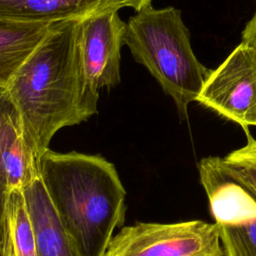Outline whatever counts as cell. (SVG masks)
<instances>
[{"label": "cell", "mask_w": 256, "mask_h": 256, "mask_svg": "<svg viewBox=\"0 0 256 256\" xmlns=\"http://www.w3.org/2000/svg\"><path fill=\"white\" fill-rule=\"evenodd\" d=\"M198 172L214 223L235 231L256 256V192L224 157L202 158Z\"/></svg>", "instance_id": "8992f818"}, {"label": "cell", "mask_w": 256, "mask_h": 256, "mask_svg": "<svg viewBox=\"0 0 256 256\" xmlns=\"http://www.w3.org/2000/svg\"><path fill=\"white\" fill-rule=\"evenodd\" d=\"M219 227L225 256H251L245 243L235 231L226 227Z\"/></svg>", "instance_id": "5bb4252c"}, {"label": "cell", "mask_w": 256, "mask_h": 256, "mask_svg": "<svg viewBox=\"0 0 256 256\" xmlns=\"http://www.w3.org/2000/svg\"><path fill=\"white\" fill-rule=\"evenodd\" d=\"M121 0H0V18L58 23L83 19L108 9L123 8Z\"/></svg>", "instance_id": "9c48e42d"}, {"label": "cell", "mask_w": 256, "mask_h": 256, "mask_svg": "<svg viewBox=\"0 0 256 256\" xmlns=\"http://www.w3.org/2000/svg\"><path fill=\"white\" fill-rule=\"evenodd\" d=\"M0 165L9 194L40 177L39 161L28 149L19 114L11 100L0 122Z\"/></svg>", "instance_id": "30bf717a"}, {"label": "cell", "mask_w": 256, "mask_h": 256, "mask_svg": "<svg viewBox=\"0 0 256 256\" xmlns=\"http://www.w3.org/2000/svg\"><path fill=\"white\" fill-rule=\"evenodd\" d=\"M81 20L56 23L6 88L24 141L38 161L58 130L87 120L78 45Z\"/></svg>", "instance_id": "6da1fadb"}, {"label": "cell", "mask_w": 256, "mask_h": 256, "mask_svg": "<svg viewBox=\"0 0 256 256\" xmlns=\"http://www.w3.org/2000/svg\"><path fill=\"white\" fill-rule=\"evenodd\" d=\"M113 8L83 18L79 28V56L82 75V102L87 119L97 113L99 90L120 81V50L126 22Z\"/></svg>", "instance_id": "5b68a950"}, {"label": "cell", "mask_w": 256, "mask_h": 256, "mask_svg": "<svg viewBox=\"0 0 256 256\" xmlns=\"http://www.w3.org/2000/svg\"><path fill=\"white\" fill-rule=\"evenodd\" d=\"M124 7H130L136 12L141 11L147 6L151 5L152 0H121Z\"/></svg>", "instance_id": "2e32d148"}, {"label": "cell", "mask_w": 256, "mask_h": 256, "mask_svg": "<svg viewBox=\"0 0 256 256\" xmlns=\"http://www.w3.org/2000/svg\"><path fill=\"white\" fill-rule=\"evenodd\" d=\"M55 24L0 18V88L8 87L19 68Z\"/></svg>", "instance_id": "8fae6325"}, {"label": "cell", "mask_w": 256, "mask_h": 256, "mask_svg": "<svg viewBox=\"0 0 256 256\" xmlns=\"http://www.w3.org/2000/svg\"><path fill=\"white\" fill-rule=\"evenodd\" d=\"M105 256H225V251L216 223L137 222L112 237Z\"/></svg>", "instance_id": "277c9868"}, {"label": "cell", "mask_w": 256, "mask_h": 256, "mask_svg": "<svg viewBox=\"0 0 256 256\" xmlns=\"http://www.w3.org/2000/svg\"><path fill=\"white\" fill-rule=\"evenodd\" d=\"M124 44L169 95L181 118L211 73L195 56L181 11L173 6H147L126 22Z\"/></svg>", "instance_id": "3957f363"}, {"label": "cell", "mask_w": 256, "mask_h": 256, "mask_svg": "<svg viewBox=\"0 0 256 256\" xmlns=\"http://www.w3.org/2000/svg\"><path fill=\"white\" fill-rule=\"evenodd\" d=\"M39 172L79 255L105 256L126 213V191L115 166L100 155L48 149Z\"/></svg>", "instance_id": "7a4b0ae2"}, {"label": "cell", "mask_w": 256, "mask_h": 256, "mask_svg": "<svg viewBox=\"0 0 256 256\" xmlns=\"http://www.w3.org/2000/svg\"><path fill=\"white\" fill-rule=\"evenodd\" d=\"M9 222L11 256H37L34 229L22 189H15L9 194Z\"/></svg>", "instance_id": "7c38bea8"}, {"label": "cell", "mask_w": 256, "mask_h": 256, "mask_svg": "<svg viewBox=\"0 0 256 256\" xmlns=\"http://www.w3.org/2000/svg\"><path fill=\"white\" fill-rule=\"evenodd\" d=\"M196 102L240 125L256 126V52L241 42L206 79Z\"/></svg>", "instance_id": "52a82bcc"}, {"label": "cell", "mask_w": 256, "mask_h": 256, "mask_svg": "<svg viewBox=\"0 0 256 256\" xmlns=\"http://www.w3.org/2000/svg\"><path fill=\"white\" fill-rule=\"evenodd\" d=\"M245 134L246 144L228 153L224 159L256 192V139L249 130Z\"/></svg>", "instance_id": "4fadbf2b"}, {"label": "cell", "mask_w": 256, "mask_h": 256, "mask_svg": "<svg viewBox=\"0 0 256 256\" xmlns=\"http://www.w3.org/2000/svg\"><path fill=\"white\" fill-rule=\"evenodd\" d=\"M241 42L251 46L256 52V12L252 18L246 23L242 31Z\"/></svg>", "instance_id": "9a60e30c"}, {"label": "cell", "mask_w": 256, "mask_h": 256, "mask_svg": "<svg viewBox=\"0 0 256 256\" xmlns=\"http://www.w3.org/2000/svg\"><path fill=\"white\" fill-rule=\"evenodd\" d=\"M23 194L34 229L37 256H80L58 218L41 177L24 187Z\"/></svg>", "instance_id": "ba28073f"}]
</instances>
